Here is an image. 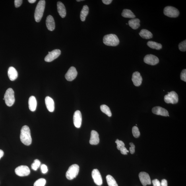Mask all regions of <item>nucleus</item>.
I'll use <instances>...</instances> for the list:
<instances>
[{
    "label": "nucleus",
    "instance_id": "f257e3e1",
    "mask_svg": "<svg viewBox=\"0 0 186 186\" xmlns=\"http://www.w3.org/2000/svg\"><path fill=\"white\" fill-rule=\"evenodd\" d=\"M20 139L22 143L26 146H30L32 143L30 130L27 125L23 126L21 130Z\"/></svg>",
    "mask_w": 186,
    "mask_h": 186
},
{
    "label": "nucleus",
    "instance_id": "f03ea898",
    "mask_svg": "<svg viewBox=\"0 0 186 186\" xmlns=\"http://www.w3.org/2000/svg\"><path fill=\"white\" fill-rule=\"evenodd\" d=\"M45 0H41L37 4L35 9L34 17L37 22H40L42 18L45 9Z\"/></svg>",
    "mask_w": 186,
    "mask_h": 186
},
{
    "label": "nucleus",
    "instance_id": "7ed1b4c3",
    "mask_svg": "<svg viewBox=\"0 0 186 186\" xmlns=\"http://www.w3.org/2000/svg\"><path fill=\"white\" fill-rule=\"evenodd\" d=\"M119 40L115 34H110L105 35L103 38V43L107 46H116L118 45Z\"/></svg>",
    "mask_w": 186,
    "mask_h": 186
},
{
    "label": "nucleus",
    "instance_id": "20e7f679",
    "mask_svg": "<svg viewBox=\"0 0 186 186\" xmlns=\"http://www.w3.org/2000/svg\"><path fill=\"white\" fill-rule=\"evenodd\" d=\"M6 104L8 107H11L15 102L14 92L11 88L6 90L4 97Z\"/></svg>",
    "mask_w": 186,
    "mask_h": 186
},
{
    "label": "nucleus",
    "instance_id": "39448f33",
    "mask_svg": "<svg viewBox=\"0 0 186 186\" xmlns=\"http://www.w3.org/2000/svg\"><path fill=\"white\" fill-rule=\"evenodd\" d=\"M79 171V167L77 164H74L71 165L68 169L66 173V177L69 180L75 178L78 174Z\"/></svg>",
    "mask_w": 186,
    "mask_h": 186
},
{
    "label": "nucleus",
    "instance_id": "423d86ee",
    "mask_svg": "<svg viewBox=\"0 0 186 186\" xmlns=\"http://www.w3.org/2000/svg\"><path fill=\"white\" fill-rule=\"evenodd\" d=\"M163 12L165 16L171 18L177 17L180 14L178 10L171 6H167L165 7Z\"/></svg>",
    "mask_w": 186,
    "mask_h": 186
},
{
    "label": "nucleus",
    "instance_id": "0eeeda50",
    "mask_svg": "<svg viewBox=\"0 0 186 186\" xmlns=\"http://www.w3.org/2000/svg\"><path fill=\"white\" fill-rule=\"evenodd\" d=\"M168 93V94L164 96L165 102L168 104H174L177 103L178 102L179 98L177 93L174 91Z\"/></svg>",
    "mask_w": 186,
    "mask_h": 186
},
{
    "label": "nucleus",
    "instance_id": "6e6552de",
    "mask_svg": "<svg viewBox=\"0 0 186 186\" xmlns=\"http://www.w3.org/2000/svg\"><path fill=\"white\" fill-rule=\"evenodd\" d=\"M30 168L26 165H21L15 169V173L20 177L27 176L30 174Z\"/></svg>",
    "mask_w": 186,
    "mask_h": 186
},
{
    "label": "nucleus",
    "instance_id": "1a4fd4ad",
    "mask_svg": "<svg viewBox=\"0 0 186 186\" xmlns=\"http://www.w3.org/2000/svg\"><path fill=\"white\" fill-rule=\"evenodd\" d=\"M61 51L58 49L54 50L51 52H48V54L45 58V61L50 62L57 58L61 54Z\"/></svg>",
    "mask_w": 186,
    "mask_h": 186
},
{
    "label": "nucleus",
    "instance_id": "9d476101",
    "mask_svg": "<svg viewBox=\"0 0 186 186\" xmlns=\"http://www.w3.org/2000/svg\"><path fill=\"white\" fill-rule=\"evenodd\" d=\"M145 63L148 65L154 66L159 63V59L156 56L152 54L146 55L144 58Z\"/></svg>",
    "mask_w": 186,
    "mask_h": 186
},
{
    "label": "nucleus",
    "instance_id": "9b49d317",
    "mask_svg": "<svg viewBox=\"0 0 186 186\" xmlns=\"http://www.w3.org/2000/svg\"><path fill=\"white\" fill-rule=\"evenodd\" d=\"M92 176L94 182L97 185L101 186L103 182L102 177L100 172L97 169H93L92 172Z\"/></svg>",
    "mask_w": 186,
    "mask_h": 186
},
{
    "label": "nucleus",
    "instance_id": "f8f14e48",
    "mask_svg": "<svg viewBox=\"0 0 186 186\" xmlns=\"http://www.w3.org/2000/svg\"><path fill=\"white\" fill-rule=\"evenodd\" d=\"M77 74L78 72L76 68L74 67H71L69 68L67 73L66 74L65 77L66 80L68 81H72L75 79Z\"/></svg>",
    "mask_w": 186,
    "mask_h": 186
},
{
    "label": "nucleus",
    "instance_id": "ddd939ff",
    "mask_svg": "<svg viewBox=\"0 0 186 186\" xmlns=\"http://www.w3.org/2000/svg\"><path fill=\"white\" fill-rule=\"evenodd\" d=\"M139 177L143 185L146 186L147 185H150L151 183L150 177L148 174L142 172L139 173Z\"/></svg>",
    "mask_w": 186,
    "mask_h": 186
},
{
    "label": "nucleus",
    "instance_id": "4468645a",
    "mask_svg": "<svg viewBox=\"0 0 186 186\" xmlns=\"http://www.w3.org/2000/svg\"><path fill=\"white\" fill-rule=\"evenodd\" d=\"M74 123L76 128H79L81 125L82 117L81 112L79 110L75 112L73 117Z\"/></svg>",
    "mask_w": 186,
    "mask_h": 186
},
{
    "label": "nucleus",
    "instance_id": "2eb2a0df",
    "mask_svg": "<svg viewBox=\"0 0 186 186\" xmlns=\"http://www.w3.org/2000/svg\"><path fill=\"white\" fill-rule=\"evenodd\" d=\"M153 113L158 115L163 116H169V112L166 109L161 107H155L152 109Z\"/></svg>",
    "mask_w": 186,
    "mask_h": 186
},
{
    "label": "nucleus",
    "instance_id": "dca6fc26",
    "mask_svg": "<svg viewBox=\"0 0 186 186\" xmlns=\"http://www.w3.org/2000/svg\"><path fill=\"white\" fill-rule=\"evenodd\" d=\"M132 80L134 85L138 87L142 84V78L139 72L136 71L134 72L132 75Z\"/></svg>",
    "mask_w": 186,
    "mask_h": 186
},
{
    "label": "nucleus",
    "instance_id": "f3484780",
    "mask_svg": "<svg viewBox=\"0 0 186 186\" xmlns=\"http://www.w3.org/2000/svg\"><path fill=\"white\" fill-rule=\"evenodd\" d=\"M99 134L96 131L92 130L91 133V137L89 143L91 145L98 144L99 143Z\"/></svg>",
    "mask_w": 186,
    "mask_h": 186
},
{
    "label": "nucleus",
    "instance_id": "a211bd4d",
    "mask_svg": "<svg viewBox=\"0 0 186 186\" xmlns=\"http://www.w3.org/2000/svg\"><path fill=\"white\" fill-rule=\"evenodd\" d=\"M45 101L48 110L50 112H53L55 110V103L53 99L47 96L45 97Z\"/></svg>",
    "mask_w": 186,
    "mask_h": 186
},
{
    "label": "nucleus",
    "instance_id": "6ab92c4d",
    "mask_svg": "<svg viewBox=\"0 0 186 186\" xmlns=\"http://www.w3.org/2000/svg\"><path fill=\"white\" fill-rule=\"evenodd\" d=\"M46 25L47 28L49 30L52 31L55 30V22L52 16L49 15L47 16L46 20Z\"/></svg>",
    "mask_w": 186,
    "mask_h": 186
},
{
    "label": "nucleus",
    "instance_id": "aec40b11",
    "mask_svg": "<svg viewBox=\"0 0 186 186\" xmlns=\"http://www.w3.org/2000/svg\"><path fill=\"white\" fill-rule=\"evenodd\" d=\"M8 74L10 80L12 81L15 80L18 77L17 71L15 68L12 67H10L8 69Z\"/></svg>",
    "mask_w": 186,
    "mask_h": 186
},
{
    "label": "nucleus",
    "instance_id": "412c9836",
    "mask_svg": "<svg viewBox=\"0 0 186 186\" xmlns=\"http://www.w3.org/2000/svg\"><path fill=\"white\" fill-rule=\"evenodd\" d=\"M57 8L58 12L62 18L65 17L66 15V10L65 6L61 1H58L57 3Z\"/></svg>",
    "mask_w": 186,
    "mask_h": 186
},
{
    "label": "nucleus",
    "instance_id": "4be33fe9",
    "mask_svg": "<svg viewBox=\"0 0 186 186\" xmlns=\"http://www.w3.org/2000/svg\"><path fill=\"white\" fill-rule=\"evenodd\" d=\"M29 107L30 110L32 112L36 110L37 102L36 98L34 96H31L29 99Z\"/></svg>",
    "mask_w": 186,
    "mask_h": 186
},
{
    "label": "nucleus",
    "instance_id": "5701e85b",
    "mask_svg": "<svg viewBox=\"0 0 186 186\" xmlns=\"http://www.w3.org/2000/svg\"><path fill=\"white\" fill-rule=\"evenodd\" d=\"M140 20L138 18H134L129 20L128 24L133 30H136L140 26Z\"/></svg>",
    "mask_w": 186,
    "mask_h": 186
},
{
    "label": "nucleus",
    "instance_id": "b1692460",
    "mask_svg": "<svg viewBox=\"0 0 186 186\" xmlns=\"http://www.w3.org/2000/svg\"><path fill=\"white\" fill-rule=\"evenodd\" d=\"M139 34L142 38L145 39H149L153 37L152 33L146 29H143L141 30Z\"/></svg>",
    "mask_w": 186,
    "mask_h": 186
},
{
    "label": "nucleus",
    "instance_id": "393cba45",
    "mask_svg": "<svg viewBox=\"0 0 186 186\" xmlns=\"http://www.w3.org/2000/svg\"><path fill=\"white\" fill-rule=\"evenodd\" d=\"M89 12V8L88 6L84 5L80 12V18L82 22H84Z\"/></svg>",
    "mask_w": 186,
    "mask_h": 186
},
{
    "label": "nucleus",
    "instance_id": "a878e982",
    "mask_svg": "<svg viewBox=\"0 0 186 186\" xmlns=\"http://www.w3.org/2000/svg\"><path fill=\"white\" fill-rule=\"evenodd\" d=\"M121 15L123 17L134 19L136 16L131 10L128 9H124L122 12Z\"/></svg>",
    "mask_w": 186,
    "mask_h": 186
},
{
    "label": "nucleus",
    "instance_id": "bb28decb",
    "mask_svg": "<svg viewBox=\"0 0 186 186\" xmlns=\"http://www.w3.org/2000/svg\"><path fill=\"white\" fill-rule=\"evenodd\" d=\"M147 45L150 48L156 50H160L162 48V45L154 41H150L147 43Z\"/></svg>",
    "mask_w": 186,
    "mask_h": 186
},
{
    "label": "nucleus",
    "instance_id": "cd10ccee",
    "mask_svg": "<svg viewBox=\"0 0 186 186\" xmlns=\"http://www.w3.org/2000/svg\"><path fill=\"white\" fill-rule=\"evenodd\" d=\"M106 180L109 186H118L115 179L111 175L107 176Z\"/></svg>",
    "mask_w": 186,
    "mask_h": 186
},
{
    "label": "nucleus",
    "instance_id": "c85d7f7f",
    "mask_svg": "<svg viewBox=\"0 0 186 186\" xmlns=\"http://www.w3.org/2000/svg\"><path fill=\"white\" fill-rule=\"evenodd\" d=\"M100 109L103 113H105L109 117L112 116V113L109 107L107 105H101Z\"/></svg>",
    "mask_w": 186,
    "mask_h": 186
},
{
    "label": "nucleus",
    "instance_id": "c756f323",
    "mask_svg": "<svg viewBox=\"0 0 186 186\" xmlns=\"http://www.w3.org/2000/svg\"><path fill=\"white\" fill-rule=\"evenodd\" d=\"M41 164V162L38 159H36L34 161V162L32 164V168L34 171H36L39 167H40Z\"/></svg>",
    "mask_w": 186,
    "mask_h": 186
},
{
    "label": "nucleus",
    "instance_id": "7c9ffc66",
    "mask_svg": "<svg viewBox=\"0 0 186 186\" xmlns=\"http://www.w3.org/2000/svg\"><path fill=\"white\" fill-rule=\"evenodd\" d=\"M46 184V180L40 178L38 179L34 184V186H45Z\"/></svg>",
    "mask_w": 186,
    "mask_h": 186
},
{
    "label": "nucleus",
    "instance_id": "2f4dec72",
    "mask_svg": "<svg viewBox=\"0 0 186 186\" xmlns=\"http://www.w3.org/2000/svg\"><path fill=\"white\" fill-rule=\"evenodd\" d=\"M132 134L134 137L138 138L140 135V132L138 128L136 126H134L132 129Z\"/></svg>",
    "mask_w": 186,
    "mask_h": 186
},
{
    "label": "nucleus",
    "instance_id": "473e14b6",
    "mask_svg": "<svg viewBox=\"0 0 186 186\" xmlns=\"http://www.w3.org/2000/svg\"><path fill=\"white\" fill-rule=\"evenodd\" d=\"M179 48L182 51H185L186 50V40H185L180 43L179 45Z\"/></svg>",
    "mask_w": 186,
    "mask_h": 186
},
{
    "label": "nucleus",
    "instance_id": "72a5a7b5",
    "mask_svg": "<svg viewBox=\"0 0 186 186\" xmlns=\"http://www.w3.org/2000/svg\"><path fill=\"white\" fill-rule=\"evenodd\" d=\"M116 143L117 144V148L118 150H120L123 147L125 146V144L124 142L122 141L119 140L118 139H117L115 141Z\"/></svg>",
    "mask_w": 186,
    "mask_h": 186
},
{
    "label": "nucleus",
    "instance_id": "f704fd0d",
    "mask_svg": "<svg viewBox=\"0 0 186 186\" xmlns=\"http://www.w3.org/2000/svg\"><path fill=\"white\" fill-rule=\"evenodd\" d=\"M180 78L181 80L186 82V70L183 69L180 75Z\"/></svg>",
    "mask_w": 186,
    "mask_h": 186
},
{
    "label": "nucleus",
    "instance_id": "c9c22d12",
    "mask_svg": "<svg viewBox=\"0 0 186 186\" xmlns=\"http://www.w3.org/2000/svg\"><path fill=\"white\" fill-rule=\"evenodd\" d=\"M130 147L129 148L131 154H133L135 152V146L133 143H130Z\"/></svg>",
    "mask_w": 186,
    "mask_h": 186
},
{
    "label": "nucleus",
    "instance_id": "e433bc0d",
    "mask_svg": "<svg viewBox=\"0 0 186 186\" xmlns=\"http://www.w3.org/2000/svg\"><path fill=\"white\" fill-rule=\"evenodd\" d=\"M41 172L43 174L46 173L48 171L47 166L46 165L44 164L41 165Z\"/></svg>",
    "mask_w": 186,
    "mask_h": 186
},
{
    "label": "nucleus",
    "instance_id": "4c0bfd02",
    "mask_svg": "<svg viewBox=\"0 0 186 186\" xmlns=\"http://www.w3.org/2000/svg\"><path fill=\"white\" fill-rule=\"evenodd\" d=\"M120 151L121 154L124 155H127L128 154V153L129 152V151L127 150L125 146L123 147L120 150Z\"/></svg>",
    "mask_w": 186,
    "mask_h": 186
},
{
    "label": "nucleus",
    "instance_id": "58836bf2",
    "mask_svg": "<svg viewBox=\"0 0 186 186\" xmlns=\"http://www.w3.org/2000/svg\"><path fill=\"white\" fill-rule=\"evenodd\" d=\"M23 1L22 0H15L14 1V5L15 7L18 8L22 5Z\"/></svg>",
    "mask_w": 186,
    "mask_h": 186
},
{
    "label": "nucleus",
    "instance_id": "ea45409f",
    "mask_svg": "<svg viewBox=\"0 0 186 186\" xmlns=\"http://www.w3.org/2000/svg\"><path fill=\"white\" fill-rule=\"evenodd\" d=\"M152 182L154 186H161L160 182L158 179L153 180Z\"/></svg>",
    "mask_w": 186,
    "mask_h": 186
},
{
    "label": "nucleus",
    "instance_id": "a19ab883",
    "mask_svg": "<svg viewBox=\"0 0 186 186\" xmlns=\"http://www.w3.org/2000/svg\"><path fill=\"white\" fill-rule=\"evenodd\" d=\"M161 186H167V182L166 180L163 179L161 183Z\"/></svg>",
    "mask_w": 186,
    "mask_h": 186
},
{
    "label": "nucleus",
    "instance_id": "79ce46f5",
    "mask_svg": "<svg viewBox=\"0 0 186 186\" xmlns=\"http://www.w3.org/2000/svg\"><path fill=\"white\" fill-rule=\"evenodd\" d=\"M112 1V0H102V1L103 3L105 4V5H109L111 3Z\"/></svg>",
    "mask_w": 186,
    "mask_h": 186
},
{
    "label": "nucleus",
    "instance_id": "37998d69",
    "mask_svg": "<svg viewBox=\"0 0 186 186\" xmlns=\"http://www.w3.org/2000/svg\"><path fill=\"white\" fill-rule=\"evenodd\" d=\"M4 155V152L3 151L0 149V159L3 157Z\"/></svg>",
    "mask_w": 186,
    "mask_h": 186
},
{
    "label": "nucleus",
    "instance_id": "c03bdc74",
    "mask_svg": "<svg viewBox=\"0 0 186 186\" xmlns=\"http://www.w3.org/2000/svg\"><path fill=\"white\" fill-rule=\"evenodd\" d=\"M36 1V0H28V1L31 4L35 3Z\"/></svg>",
    "mask_w": 186,
    "mask_h": 186
},
{
    "label": "nucleus",
    "instance_id": "a18cd8bd",
    "mask_svg": "<svg viewBox=\"0 0 186 186\" xmlns=\"http://www.w3.org/2000/svg\"><path fill=\"white\" fill-rule=\"evenodd\" d=\"M84 1V0H77V1H78V2H79L80 1Z\"/></svg>",
    "mask_w": 186,
    "mask_h": 186
},
{
    "label": "nucleus",
    "instance_id": "49530a36",
    "mask_svg": "<svg viewBox=\"0 0 186 186\" xmlns=\"http://www.w3.org/2000/svg\"><path fill=\"white\" fill-rule=\"evenodd\" d=\"M126 25H128V24H126Z\"/></svg>",
    "mask_w": 186,
    "mask_h": 186
}]
</instances>
